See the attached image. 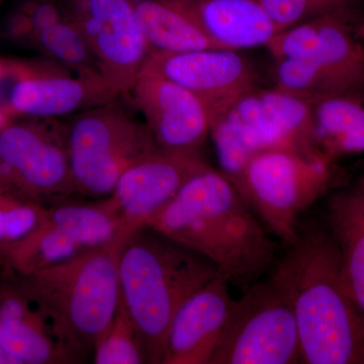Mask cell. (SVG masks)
<instances>
[{
    "mask_svg": "<svg viewBox=\"0 0 364 364\" xmlns=\"http://www.w3.org/2000/svg\"><path fill=\"white\" fill-rule=\"evenodd\" d=\"M326 215L347 284L364 313V176L330 196Z\"/></svg>",
    "mask_w": 364,
    "mask_h": 364,
    "instance_id": "obj_19",
    "label": "cell"
},
{
    "mask_svg": "<svg viewBox=\"0 0 364 364\" xmlns=\"http://www.w3.org/2000/svg\"><path fill=\"white\" fill-rule=\"evenodd\" d=\"M147 226L202 255L243 291L265 277L277 258L272 234L231 179L208 164Z\"/></svg>",
    "mask_w": 364,
    "mask_h": 364,
    "instance_id": "obj_1",
    "label": "cell"
},
{
    "mask_svg": "<svg viewBox=\"0 0 364 364\" xmlns=\"http://www.w3.org/2000/svg\"><path fill=\"white\" fill-rule=\"evenodd\" d=\"M9 122L0 127V181L45 207L76 196L64 124Z\"/></svg>",
    "mask_w": 364,
    "mask_h": 364,
    "instance_id": "obj_10",
    "label": "cell"
},
{
    "mask_svg": "<svg viewBox=\"0 0 364 364\" xmlns=\"http://www.w3.org/2000/svg\"><path fill=\"white\" fill-rule=\"evenodd\" d=\"M217 48L265 47L277 26L259 0H176Z\"/></svg>",
    "mask_w": 364,
    "mask_h": 364,
    "instance_id": "obj_18",
    "label": "cell"
},
{
    "mask_svg": "<svg viewBox=\"0 0 364 364\" xmlns=\"http://www.w3.org/2000/svg\"><path fill=\"white\" fill-rule=\"evenodd\" d=\"M6 69V60L0 59V80L4 77Z\"/></svg>",
    "mask_w": 364,
    "mask_h": 364,
    "instance_id": "obj_29",
    "label": "cell"
},
{
    "mask_svg": "<svg viewBox=\"0 0 364 364\" xmlns=\"http://www.w3.org/2000/svg\"><path fill=\"white\" fill-rule=\"evenodd\" d=\"M92 358L95 364L146 363L142 342L121 299L112 322L95 342Z\"/></svg>",
    "mask_w": 364,
    "mask_h": 364,
    "instance_id": "obj_24",
    "label": "cell"
},
{
    "mask_svg": "<svg viewBox=\"0 0 364 364\" xmlns=\"http://www.w3.org/2000/svg\"><path fill=\"white\" fill-rule=\"evenodd\" d=\"M358 23L332 16L279 31L265 48L274 61L308 59L329 69L347 90H364V44Z\"/></svg>",
    "mask_w": 364,
    "mask_h": 364,
    "instance_id": "obj_15",
    "label": "cell"
},
{
    "mask_svg": "<svg viewBox=\"0 0 364 364\" xmlns=\"http://www.w3.org/2000/svg\"><path fill=\"white\" fill-rule=\"evenodd\" d=\"M62 2L90 46L104 77L121 97H130L151 54L131 0Z\"/></svg>",
    "mask_w": 364,
    "mask_h": 364,
    "instance_id": "obj_11",
    "label": "cell"
},
{
    "mask_svg": "<svg viewBox=\"0 0 364 364\" xmlns=\"http://www.w3.org/2000/svg\"><path fill=\"white\" fill-rule=\"evenodd\" d=\"M142 71L156 73L191 91L205 105L210 119L257 87L248 60L240 51L221 48L152 53Z\"/></svg>",
    "mask_w": 364,
    "mask_h": 364,
    "instance_id": "obj_13",
    "label": "cell"
},
{
    "mask_svg": "<svg viewBox=\"0 0 364 364\" xmlns=\"http://www.w3.org/2000/svg\"><path fill=\"white\" fill-rule=\"evenodd\" d=\"M0 112L16 117H70L121 98L104 76L78 75L56 62L6 60Z\"/></svg>",
    "mask_w": 364,
    "mask_h": 364,
    "instance_id": "obj_8",
    "label": "cell"
},
{
    "mask_svg": "<svg viewBox=\"0 0 364 364\" xmlns=\"http://www.w3.org/2000/svg\"><path fill=\"white\" fill-rule=\"evenodd\" d=\"M130 97L160 149L202 156L200 150L210 136V117L193 93L161 75L142 71Z\"/></svg>",
    "mask_w": 364,
    "mask_h": 364,
    "instance_id": "obj_14",
    "label": "cell"
},
{
    "mask_svg": "<svg viewBox=\"0 0 364 364\" xmlns=\"http://www.w3.org/2000/svg\"><path fill=\"white\" fill-rule=\"evenodd\" d=\"M289 247L272 273L293 306L301 363L364 364V313L331 235H299Z\"/></svg>",
    "mask_w": 364,
    "mask_h": 364,
    "instance_id": "obj_2",
    "label": "cell"
},
{
    "mask_svg": "<svg viewBox=\"0 0 364 364\" xmlns=\"http://www.w3.org/2000/svg\"><path fill=\"white\" fill-rule=\"evenodd\" d=\"M0 364H18V361L7 353L1 345H0Z\"/></svg>",
    "mask_w": 364,
    "mask_h": 364,
    "instance_id": "obj_27",
    "label": "cell"
},
{
    "mask_svg": "<svg viewBox=\"0 0 364 364\" xmlns=\"http://www.w3.org/2000/svg\"><path fill=\"white\" fill-rule=\"evenodd\" d=\"M294 363L301 353L293 306L270 273L235 299L210 364Z\"/></svg>",
    "mask_w": 364,
    "mask_h": 364,
    "instance_id": "obj_7",
    "label": "cell"
},
{
    "mask_svg": "<svg viewBox=\"0 0 364 364\" xmlns=\"http://www.w3.org/2000/svg\"><path fill=\"white\" fill-rule=\"evenodd\" d=\"M131 1L151 54L217 48L176 0Z\"/></svg>",
    "mask_w": 364,
    "mask_h": 364,
    "instance_id": "obj_21",
    "label": "cell"
},
{
    "mask_svg": "<svg viewBox=\"0 0 364 364\" xmlns=\"http://www.w3.org/2000/svg\"><path fill=\"white\" fill-rule=\"evenodd\" d=\"M9 119H6V117H4V114H2L1 112H0V127L4 126V124H6V123H9Z\"/></svg>",
    "mask_w": 364,
    "mask_h": 364,
    "instance_id": "obj_31",
    "label": "cell"
},
{
    "mask_svg": "<svg viewBox=\"0 0 364 364\" xmlns=\"http://www.w3.org/2000/svg\"><path fill=\"white\" fill-rule=\"evenodd\" d=\"M26 44L44 55L45 59L52 60L78 75L104 76L90 46L68 13L43 26Z\"/></svg>",
    "mask_w": 364,
    "mask_h": 364,
    "instance_id": "obj_22",
    "label": "cell"
},
{
    "mask_svg": "<svg viewBox=\"0 0 364 364\" xmlns=\"http://www.w3.org/2000/svg\"><path fill=\"white\" fill-rule=\"evenodd\" d=\"M277 32L324 16H346L358 23L363 0H259Z\"/></svg>",
    "mask_w": 364,
    "mask_h": 364,
    "instance_id": "obj_25",
    "label": "cell"
},
{
    "mask_svg": "<svg viewBox=\"0 0 364 364\" xmlns=\"http://www.w3.org/2000/svg\"><path fill=\"white\" fill-rule=\"evenodd\" d=\"M274 76L277 87L310 102L348 91L329 69L312 60L275 61Z\"/></svg>",
    "mask_w": 364,
    "mask_h": 364,
    "instance_id": "obj_23",
    "label": "cell"
},
{
    "mask_svg": "<svg viewBox=\"0 0 364 364\" xmlns=\"http://www.w3.org/2000/svg\"><path fill=\"white\" fill-rule=\"evenodd\" d=\"M117 242L23 277L14 275L73 363L92 355L119 306Z\"/></svg>",
    "mask_w": 364,
    "mask_h": 364,
    "instance_id": "obj_4",
    "label": "cell"
},
{
    "mask_svg": "<svg viewBox=\"0 0 364 364\" xmlns=\"http://www.w3.org/2000/svg\"><path fill=\"white\" fill-rule=\"evenodd\" d=\"M119 100L73 114L64 124L77 196L107 198L129 167L160 149L145 122Z\"/></svg>",
    "mask_w": 364,
    "mask_h": 364,
    "instance_id": "obj_6",
    "label": "cell"
},
{
    "mask_svg": "<svg viewBox=\"0 0 364 364\" xmlns=\"http://www.w3.org/2000/svg\"><path fill=\"white\" fill-rule=\"evenodd\" d=\"M218 275L202 255L149 226L124 242L119 258V294L142 342L146 363L163 364L177 311Z\"/></svg>",
    "mask_w": 364,
    "mask_h": 364,
    "instance_id": "obj_3",
    "label": "cell"
},
{
    "mask_svg": "<svg viewBox=\"0 0 364 364\" xmlns=\"http://www.w3.org/2000/svg\"><path fill=\"white\" fill-rule=\"evenodd\" d=\"M0 345L18 364L73 363L16 277L0 280Z\"/></svg>",
    "mask_w": 364,
    "mask_h": 364,
    "instance_id": "obj_17",
    "label": "cell"
},
{
    "mask_svg": "<svg viewBox=\"0 0 364 364\" xmlns=\"http://www.w3.org/2000/svg\"><path fill=\"white\" fill-rule=\"evenodd\" d=\"M9 267H7V263L6 259L0 255V272H2L4 269H7Z\"/></svg>",
    "mask_w": 364,
    "mask_h": 364,
    "instance_id": "obj_30",
    "label": "cell"
},
{
    "mask_svg": "<svg viewBox=\"0 0 364 364\" xmlns=\"http://www.w3.org/2000/svg\"><path fill=\"white\" fill-rule=\"evenodd\" d=\"M67 14L62 0H28L18 7L9 18L6 36L14 41L25 43L42 28Z\"/></svg>",
    "mask_w": 364,
    "mask_h": 364,
    "instance_id": "obj_26",
    "label": "cell"
},
{
    "mask_svg": "<svg viewBox=\"0 0 364 364\" xmlns=\"http://www.w3.org/2000/svg\"><path fill=\"white\" fill-rule=\"evenodd\" d=\"M355 33L359 40L364 44V16H361L360 21H358V26L355 28Z\"/></svg>",
    "mask_w": 364,
    "mask_h": 364,
    "instance_id": "obj_28",
    "label": "cell"
},
{
    "mask_svg": "<svg viewBox=\"0 0 364 364\" xmlns=\"http://www.w3.org/2000/svg\"><path fill=\"white\" fill-rule=\"evenodd\" d=\"M318 150L334 161L364 153V90L347 91L312 102Z\"/></svg>",
    "mask_w": 364,
    "mask_h": 364,
    "instance_id": "obj_20",
    "label": "cell"
},
{
    "mask_svg": "<svg viewBox=\"0 0 364 364\" xmlns=\"http://www.w3.org/2000/svg\"><path fill=\"white\" fill-rule=\"evenodd\" d=\"M200 155L158 149L122 174L105 198L117 221L119 248L166 207L183 184L207 166Z\"/></svg>",
    "mask_w": 364,
    "mask_h": 364,
    "instance_id": "obj_12",
    "label": "cell"
},
{
    "mask_svg": "<svg viewBox=\"0 0 364 364\" xmlns=\"http://www.w3.org/2000/svg\"><path fill=\"white\" fill-rule=\"evenodd\" d=\"M332 160L318 152L272 148L256 153L232 179L268 231L291 245L299 215L331 188Z\"/></svg>",
    "mask_w": 364,
    "mask_h": 364,
    "instance_id": "obj_5",
    "label": "cell"
},
{
    "mask_svg": "<svg viewBox=\"0 0 364 364\" xmlns=\"http://www.w3.org/2000/svg\"><path fill=\"white\" fill-rule=\"evenodd\" d=\"M222 275L208 282L177 311L163 364H210L235 299Z\"/></svg>",
    "mask_w": 364,
    "mask_h": 364,
    "instance_id": "obj_16",
    "label": "cell"
},
{
    "mask_svg": "<svg viewBox=\"0 0 364 364\" xmlns=\"http://www.w3.org/2000/svg\"><path fill=\"white\" fill-rule=\"evenodd\" d=\"M117 221L105 198L65 202L46 207L32 233L4 257L18 277L53 267L116 241Z\"/></svg>",
    "mask_w": 364,
    "mask_h": 364,
    "instance_id": "obj_9",
    "label": "cell"
}]
</instances>
